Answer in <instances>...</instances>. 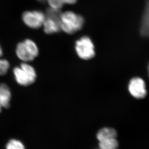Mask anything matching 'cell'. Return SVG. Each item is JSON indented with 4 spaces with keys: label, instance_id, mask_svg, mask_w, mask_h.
<instances>
[{
    "label": "cell",
    "instance_id": "cell-1",
    "mask_svg": "<svg viewBox=\"0 0 149 149\" xmlns=\"http://www.w3.org/2000/svg\"><path fill=\"white\" fill-rule=\"evenodd\" d=\"M84 24V19L80 15L71 11L62 13L61 29L65 33L72 35L80 30Z\"/></svg>",
    "mask_w": 149,
    "mask_h": 149
},
{
    "label": "cell",
    "instance_id": "cell-2",
    "mask_svg": "<svg viewBox=\"0 0 149 149\" xmlns=\"http://www.w3.org/2000/svg\"><path fill=\"white\" fill-rule=\"evenodd\" d=\"M13 73L16 81L22 86L32 84L36 79V72L34 68L27 63H23L19 67H16Z\"/></svg>",
    "mask_w": 149,
    "mask_h": 149
},
{
    "label": "cell",
    "instance_id": "cell-3",
    "mask_svg": "<svg viewBox=\"0 0 149 149\" xmlns=\"http://www.w3.org/2000/svg\"><path fill=\"white\" fill-rule=\"evenodd\" d=\"M16 52L17 57L24 63L32 61L39 54L36 44L29 39L19 43L16 47Z\"/></svg>",
    "mask_w": 149,
    "mask_h": 149
},
{
    "label": "cell",
    "instance_id": "cell-4",
    "mask_svg": "<svg viewBox=\"0 0 149 149\" xmlns=\"http://www.w3.org/2000/svg\"><path fill=\"white\" fill-rule=\"evenodd\" d=\"M75 49L79 57L84 60L92 59L95 54L93 42L88 36H83L76 41Z\"/></svg>",
    "mask_w": 149,
    "mask_h": 149
},
{
    "label": "cell",
    "instance_id": "cell-5",
    "mask_svg": "<svg viewBox=\"0 0 149 149\" xmlns=\"http://www.w3.org/2000/svg\"><path fill=\"white\" fill-rule=\"evenodd\" d=\"M46 15L40 11H28L22 15V20L25 24L32 29H38L43 26Z\"/></svg>",
    "mask_w": 149,
    "mask_h": 149
},
{
    "label": "cell",
    "instance_id": "cell-6",
    "mask_svg": "<svg viewBox=\"0 0 149 149\" xmlns=\"http://www.w3.org/2000/svg\"><path fill=\"white\" fill-rule=\"evenodd\" d=\"M128 89L131 95L138 99L144 98L147 95L145 82L142 79L139 77H135L131 80Z\"/></svg>",
    "mask_w": 149,
    "mask_h": 149
},
{
    "label": "cell",
    "instance_id": "cell-7",
    "mask_svg": "<svg viewBox=\"0 0 149 149\" xmlns=\"http://www.w3.org/2000/svg\"><path fill=\"white\" fill-rule=\"evenodd\" d=\"M11 93L8 87L3 83L0 84V112L3 108L7 109L10 106Z\"/></svg>",
    "mask_w": 149,
    "mask_h": 149
},
{
    "label": "cell",
    "instance_id": "cell-8",
    "mask_svg": "<svg viewBox=\"0 0 149 149\" xmlns=\"http://www.w3.org/2000/svg\"><path fill=\"white\" fill-rule=\"evenodd\" d=\"M43 26L45 33L49 35L56 33L61 30L60 23L47 17H46Z\"/></svg>",
    "mask_w": 149,
    "mask_h": 149
},
{
    "label": "cell",
    "instance_id": "cell-9",
    "mask_svg": "<svg viewBox=\"0 0 149 149\" xmlns=\"http://www.w3.org/2000/svg\"><path fill=\"white\" fill-rule=\"evenodd\" d=\"M117 134L116 130L111 128H103L100 129L97 134V139L99 141L103 139L116 138Z\"/></svg>",
    "mask_w": 149,
    "mask_h": 149
},
{
    "label": "cell",
    "instance_id": "cell-10",
    "mask_svg": "<svg viewBox=\"0 0 149 149\" xmlns=\"http://www.w3.org/2000/svg\"><path fill=\"white\" fill-rule=\"evenodd\" d=\"M100 149H118L119 143L116 138H112L99 141Z\"/></svg>",
    "mask_w": 149,
    "mask_h": 149
},
{
    "label": "cell",
    "instance_id": "cell-11",
    "mask_svg": "<svg viewBox=\"0 0 149 149\" xmlns=\"http://www.w3.org/2000/svg\"><path fill=\"white\" fill-rule=\"evenodd\" d=\"M6 149H25L23 144L16 139L10 140L6 146Z\"/></svg>",
    "mask_w": 149,
    "mask_h": 149
},
{
    "label": "cell",
    "instance_id": "cell-12",
    "mask_svg": "<svg viewBox=\"0 0 149 149\" xmlns=\"http://www.w3.org/2000/svg\"><path fill=\"white\" fill-rule=\"evenodd\" d=\"M10 64L8 61L4 59H0V76H4L7 73Z\"/></svg>",
    "mask_w": 149,
    "mask_h": 149
},
{
    "label": "cell",
    "instance_id": "cell-13",
    "mask_svg": "<svg viewBox=\"0 0 149 149\" xmlns=\"http://www.w3.org/2000/svg\"><path fill=\"white\" fill-rule=\"evenodd\" d=\"M47 1L51 8L57 9H60L65 4L63 0H47Z\"/></svg>",
    "mask_w": 149,
    "mask_h": 149
},
{
    "label": "cell",
    "instance_id": "cell-14",
    "mask_svg": "<svg viewBox=\"0 0 149 149\" xmlns=\"http://www.w3.org/2000/svg\"><path fill=\"white\" fill-rule=\"evenodd\" d=\"M65 3L68 4H73L77 1V0H63Z\"/></svg>",
    "mask_w": 149,
    "mask_h": 149
},
{
    "label": "cell",
    "instance_id": "cell-15",
    "mask_svg": "<svg viewBox=\"0 0 149 149\" xmlns=\"http://www.w3.org/2000/svg\"><path fill=\"white\" fill-rule=\"evenodd\" d=\"M3 50H2V49H1V47L0 46V57L3 55Z\"/></svg>",
    "mask_w": 149,
    "mask_h": 149
},
{
    "label": "cell",
    "instance_id": "cell-16",
    "mask_svg": "<svg viewBox=\"0 0 149 149\" xmlns=\"http://www.w3.org/2000/svg\"><path fill=\"white\" fill-rule=\"evenodd\" d=\"M38 1H45V0H38Z\"/></svg>",
    "mask_w": 149,
    "mask_h": 149
},
{
    "label": "cell",
    "instance_id": "cell-17",
    "mask_svg": "<svg viewBox=\"0 0 149 149\" xmlns=\"http://www.w3.org/2000/svg\"><path fill=\"white\" fill-rule=\"evenodd\" d=\"M148 73H149V65H148Z\"/></svg>",
    "mask_w": 149,
    "mask_h": 149
}]
</instances>
